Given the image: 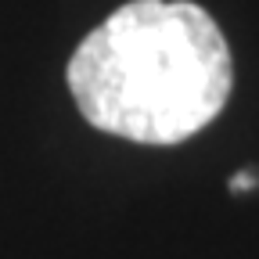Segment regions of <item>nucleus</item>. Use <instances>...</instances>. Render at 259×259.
I'll list each match as a JSON object with an SVG mask.
<instances>
[{
    "instance_id": "f257e3e1",
    "label": "nucleus",
    "mask_w": 259,
    "mask_h": 259,
    "mask_svg": "<svg viewBox=\"0 0 259 259\" xmlns=\"http://www.w3.org/2000/svg\"><path fill=\"white\" fill-rule=\"evenodd\" d=\"M234 83L231 47L191 0H134L76 47L69 90L83 119L137 144H180L205 130Z\"/></svg>"
},
{
    "instance_id": "f03ea898",
    "label": "nucleus",
    "mask_w": 259,
    "mask_h": 259,
    "mask_svg": "<svg viewBox=\"0 0 259 259\" xmlns=\"http://www.w3.org/2000/svg\"><path fill=\"white\" fill-rule=\"evenodd\" d=\"M259 187V173L255 169H238L231 177V191H255Z\"/></svg>"
}]
</instances>
